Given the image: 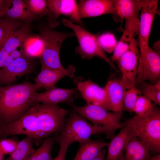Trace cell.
I'll return each mask as SVG.
<instances>
[{
	"instance_id": "15",
	"label": "cell",
	"mask_w": 160,
	"mask_h": 160,
	"mask_svg": "<svg viewBox=\"0 0 160 160\" xmlns=\"http://www.w3.org/2000/svg\"><path fill=\"white\" fill-rule=\"evenodd\" d=\"M77 91L76 88L64 89L55 86L42 92H36L33 96V102L49 105H57L60 103L70 105L73 103Z\"/></svg>"
},
{
	"instance_id": "29",
	"label": "cell",
	"mask_w": 160,
	"mask_h": 160,
	"mask_svg": "<svg viewBox=\"0 0 160 160\" xmlns=\"http://www.w3.org/2000/svg\"><path fill=\"white\" fill-rule=\"evenodd\" d=\"M141 92L136 87L125 89L123 97V109L130 113L134 112L137 101Z\"/></svg>"
},
{
	"instance_id": "39",
	"label": "cell",
	"mask_w": 160,
	"mask_h": 160,
	"mask_svg": "<svg viewBox=\"0 0 160 160\" xmlns=\"http://www.w3.org/2000/svg\"><path fill=\"white\" fill-rule=\"evenodd\" d=\"M14 60V59L9 54L4 62V68L9 65Z\"/></svg>"
},
{
	"instance_id": "1",
	"label": "cell",
	"mask_w": 160,
	"mask_h": 160,
	"mask_svg": "<svg viewBox=\"0 0 160 160\" xmlns=\"http://www.w3.org/2000/svg\"><path fill=\"white\" fill-rule=\"evenodd\" d=\"M68 113L67 110L57 105L34 103L17 120L0 127V137L24 135L38 144L51 135L61 131Z\"/></svg>"
},
{
	"instance_id": "42",
	"label": "cell",
	"mask_w": 160,
	"mask_h": 160,
	"mask_svg": "<svg viewBox=\"0 0 160 160\" xmlns=\"http://www.w3.org/2000/svg\"><path fill=\"white\" fill-rule=\"evenodd\" d=\"M3 15V12L1 10H0V19H1V18L2 17Z\"/></svg>"
},
{
	"instance_id": "33",
	"label": "cell",
	"mask_w": 160,
	"mask_h": 160,
	"mask_svg": "<svg viewBox=\"0 0 160 160\" xmlns=\"http://www.w3.org/2000/svg\"><path fill=\"white\" fill-rule=\"evenodd\" d=\"M18 141L12 139H0V151L5 154H10L16 149Z\"/></svg>"
},
{
	"instance_id": "30",
	"label": "cell",
	"mask_w": 160,
	"mask_h": 160,
	"mask_svg": "<svg viewBox=\"0 0 160 160\" xmlns=\"http://www.w3.org/2000/svg\"><path fill=\"white\" fill-rule=\"evenodd\" d=\"M98 41L102 49L109 53H113L118 42L114 35L109 32L99 35Z\"/></svg>"
},
{
	"instance_id": "25",
	"label": "cell",
	"mask_w": 160,
	"mask_h": 160,
	"mask_svg": "<svg viewBox=\"0 0 160 160\" xmlns=\"http://www.w3.org/2000/svg\"><path fill=\"white\" fill-rule=\"evenodd\" d=\"M34 143L33 139L26 136L18 141L16 149L6 160H26L34 150Z\"/></svg>"
},
{
	"instance_id": "20",
	"label": "cell",
	"mask_w": 160,
	"mask_h": 160,
	"mask_svg": "<svg viewBox=\"0 0 160 160\" xmlns=\"http://www.w3.org/2000/svg\"><path fill=\"white\" fill-rule=\"evenodd\" d=\"M3 17L22 21L27 24L33 20L35 15L24 1L12 0H6V6Z\"/></svg>"
},
{
	"instance_id": "27",
	"label": "cell",
	"mask_w": 160,
	"mask_h": 160,
	"mask_svg": "<svg viewBox=\"0 0 160 160\" xmlns=\"http://www.w3.org/2000/svg\"><path fill=\"white\" fill-rule=\"evenodd\" d=\"M21 25L18 20L7 18L0 19V48L10 34L21 27Z\"/></svg>"
},
{
	"instance_id": "7",
	"label": "cell",
	"mask_w": 160,
	"mask_h": 160,
	"mask_svg": "<svg viewBox=\"0 0 160 160\" xmlns=\"http://www.w3.org/2000/svg\"><path fill=\"white\" fill-rule=\"evenodd\" d=\"M70 105L74 111L94 126L104 127L115 131L123 127L120 123L123 111L111 112L100 106L92 104H87L82 106H77L73 103Z\"/></svg>"
},
{
	"instance_id": "16",
	"label": "cell",
	"mask_w": 160,
	"mask_h": 160,
	"mask_svg": "<svg viewBox=\"0 0 160 160\" xmlns=\"http://www.w3.org/2000/svg\"><path fill=\"white\" fill-rule=\"evenodd\" d=\"M33 70L30 58L23 55L14 59L4 68L0 77V83L10 84L23 76L32 73Z\"/></svg>"
},
{
	"instance_id": "21",
	"label": "cell",
	"mask_w": 160,
	"mask_h": 160,
	"mask_svg": "<svg viewBox=\"0 0 160 160\" xmlns=\"http://www.w3.org/2000/svg\"><path fill=\"white\" fill-rule=\"evenodd\" d=\"M79 143V149L73 160H92L108 144L101 140H93L90 138Z\"/></svg>"
},
{
	"instance_id": "26",
	"label": "cell",
	"mask_w": 160,
	"mask_h": 160,
	"mask_svg": "<svg viewBox=\"0 0 160 160\" xmlns=\"http://www.w3.org/2000/svg\"><path fill=\"white\" fill-rule=\"evenodd\" d=\"M55 140V137L46 138L26 160H53L51 151Z\"/></svg>"
},
{
	"instance_id": "4",
	"label": "cell",
	"mask_w": 160,
	"mask_h": 160,
	"mask_svg": "<svg viewBox=\"0 0 160 160\" xmlns=\"http://www.w3.org/2000/svg\"><path fill=\"white\" fill-rule=\"evenodd\" d=\"M121 123L123 127L128 124L134 126L139 134L137 137L150 151L160 153V109L156 104L153 103L147 113L137 115Z\"/></svg>"
},
{
	"instance_id": "43",
	"label": "cell",
	"mask_w": 160,
	"mask_h": 160,
	"mask_svg": "<svg viewBox=\"0 0 160 160\" xmlns=\"http://www.w3.org/2000/svg\"><path fill=\"white\" fill-rule=\"evenodd\" d=\"M1 124H0V127H1Z\"/></svg>"
},
{
	"instance_id": "32",
	"label": "cell",
	"mask_w": 160,
	"mask_h": 160,
	"mask_svg": "<svg viewBox=\"0 0 160 160\" xmlns=\"http://www.w3.org/2000/svg\"><path fill=\"white\" fill-rule=\"evenodd\" d=\"M31 12L35 15H41L46 11V0H28L24 1Z\"/></svg>"
},
{
	"instance_id": "17",
	"label": "cell",
	"mask_w": 160,
	"mask_h": 160,
	"mask_svg": "<svg viewBox=\"0 0 160 160\" xmlns=\"http://www.w3.org/2000/svg\"><path fill=\"white\" fill-rule=\"evenodd\" d=\"M76 71L75 67L71 65L63 71L41 66V71L34 79V84L37 90L43 88L46 90L55 86L56 84L65 76L73 78Z\"/></svg>"
},
{
	"instance_id": "12",
	"label": "cell",
	"mask_w": 160,
	"mask_h": 160,
	"mask_svg": "<svg viewBox=\"0 0 160 160\" xmlns=\"http://www.w3.org/2000/svg\"><path fill=\"white\" fill-rule=\"evenodd\" d=\"M79 19L95 17L107 14L118 17L116 11V0H79L77 5Z\"/></svg>"
},
{
	"instance_id": "36",
	"label": "cell",
	"mask_w": 160,
	"mask_h": 160,
	"mask_svg": "<svg viewBox=\"0 0 160 160\" xmlns=\"http://www.w3.org/2000/svg\"><path fill=\"white\" fill-rule=\"evenodd\" d=\"M9 55L14 59L18 58L23 55L21 50H19L17 49L11 52Z\"/></svg>"
},
{
	"instance_id": "3",
	"label": "cell",
	"mask_w": 160,
	"mask_h": 160,
	"mask_svg": "<svg viewBox=\"0 0 160 160\" xmlns=\"http://www.w3.org/2000/svg\"><path fill=\"white\" fill-rule=\"evenodd\" d=\"M114 132L110 129L91 124L73 111L66 119L63 128L55 137V141L59 144V150L67 152L72 143L86 140L92 135L104 134L107 138L111 139L114 136Z\"/></svg>"
},
{
	"instance_id": "13",
	"label": "cell",
	"mask_w": 160,
	"mask_h": 160,
	"mask_svg": "<svg viewBox=\"0 0 160 160\" xmlns=\"http://www.w3.org/2000/svg\"><path fill=\"white\" fill-rule=\"evenodd\" d=\"M139 135L138 132L132 124H128L122 127L119 133L108 143L105 160H124V153L129 140L132 137Z\"/></svg>"
},
{
	"instance_id": "31",
	"label": "cell",
	"mask_w": 160,
	"mask_h": 160,
	"mask_svg": "<svg viewBox=\"0 0 160 160\" xmlns=\"http://www.w3.org/2000/svg\"><path fill=\"white\" fill-rule=\"evenodd\" d=\"M153 105L149 99L144 95H141L137 101L133 112L137 115L145 114L151 110Z\"/></svg>"
},
{
	"instance_id": "40",
	"label": "cell",
	"mask_w": 160,
	"mask_h": 160,
	"mask_svg": "<svg viewBox=\"0 0 160 160\" xmlns=\"http://www.w3.org/2000/svg\"><path fill=\"white\" fill-rule=\"evenodd\" d=\"M148 160H160V154L159 153L151 157Z\"/></svg>"
},
{
	"instance_id": "23",
	"label": "cell",
	"mask_w": 160,
	"mask_h": 160,
	"mask_svg": "<svg viewBox=\"0 0 160 160\" xmlns=\"http://www.w3.org/2000/svg\"><path fill=\"white\" fill-rule=\"evenodd\" d=\"M30 28L27 24L11 33L0 47L9 54L21 47L25 40L29 35Z\"/></svg>"
},
{
	"instance_id": "5",
	"label": "cell",
	"mask_w": 160,
	"mask_h": 160,
	"mask_svg": "<svg viewBox=\"0 0 160 160\" xmlns=\"http://www.w3.org/2000/svg\"><path fill=\"white\" fill-rule=\"evenodd\" d=\"M62 21L64 25L73 30L77 38L79 45L76 48V53L83 59L90 60L95 56L98 57L107 63L113 69L117 71L115 65L100 47L98 41V35L87 31L66 19L63 18Z\"/></svg>"
},
{
	"instance_id": "10",
	"label": "cell",
	"mask_w": 160,
	"mask_h": 160,
	"mask_svg": "<svg viewBox=\"0 0 160 160\" xmlns=\"http://www.w3.org/2000/svg\"><path fill=\"white\" fill-rule=\"evenodd\" d=\"M140 63L135 82L139 87L146 81L154 84L160 80V53L149 46L140 50Z\"/></svg>"
},
{
	"instance_id": "28",
	"label": "cell",
	"mask_w": 160,
	"mask_h": 160,
	"mask_svg": "<svg viewBox=\"0 0 160 160\" xmlns=\"http://www.w3.org/2000/svg\"><path fill=\"white\" fill-rule=\"evenodd\" d=\"M139 89L143 94L154 103L160 105V80L154 84L145 82L139 87Z\"/></svg>"
},
{
	"instance_id": "22",
	"label": "cell",
	"mask_w": 160,
	"mask_h": 160,
	"mask_svg": "<svg viewBox=\"0 0 160 160\" xmlns=\"http://www.w3.org/2000/svg\"><path fill=\"white\" fill-rule=\"evenodd\" d=\"M150 151L147 146L137 137L129 140L124 153V160H148Z\"/></svg>"
},
{
	"instance_id": "19",
	"label": "cell",
	"mask_w": 160,
	"mask_h": 160,
	"mask_svg": "<svg viewBox=\"0 0 160 160\" xmlns=\"http://www.w3.org/2000/svg\"><path fill=\"white\" fill-rule=\"evenodd\" d=\"M47 8L54 17L61 15L69 17L73 20L81 23L77 14V5L75 0H46Z\"/></svg>"
},
{
	"instance_id": "14",
	"label": "cell",
	"mask_w": 160,
	"mask_h": 160,
	"mask_svg": "<svg viewBox=\"0 0 160 160\" xmlns=\"http://www.w3.org/2000/svg\"><path fill=\"white\" fill-rule=\"evenodd\" d=\"M74 82L78 91L87 104L99 106L106 110V96L104 89L90 79L84 81L81 78H75Z\"/></svg>"
},
{
	"instance_id": "11",
	"label": "cell",
	"mask_w": 160,
	"mask_h": 160,
	"mask_svg": "<svg viewBox=\"0 0 160 160\" xmlns=\"http://www.w3.org/2000/svg\"><path fill=\"white\" fill-rule=\"evenodd\" d=\"M158 0H140L139 40L140 50L148 47L150 35L155 16L157 11Z\"/></svg>"
},
{
	"instance_id": "2",
	"label": "cell",
	"mask_w": 160,
	"mask_h": 160,
	"mask_svg": "<svg viewBox=\"0 0 160 160\" xmlns=\"http://www.w3.org/2000/svg\"><path fill=\"white\" fill-rule=\"evenodd\" d=\"M37 90L34 84L28 81L0 87L1 127L16 121L26 112Z\"/></svg>"
},
{
	"instance_id": "37",
	"label": "cell",
	"mask_w": 160,
	"mask_h": 160,
	"mask_svg": "<svg viewBox=\"0 0 160 160\" xmlns=\"http://www.w3.org/2000/svg\"><path fill=\"white\" fill-rule=\"evenodd\" d=\"M106 153V150L103 149L98 155L92 160H105V155Z\"/></svg>"
},
{
	"instance_id": "34",
	"label": "cell",
	"mask_w": 160,
	"mask_h": 160,
	"mask_svg": "<svg viewBox=\"0 0 160 160\" xmlns=\"http://www.w3.org/2000/svg\"><path fill=\"white\" fill-rule=\"evenodd\" d=\"M130 42L120 39L118 42L113 55L110 59L112 62L113 63V62H116L121 56L127 50L129 47Z\"/></svg>"
},
{
	"instance_id": "24",
	"label": "cell",
	"mask_w": 160,
	"mask_h": 160,
	"mask_svg": "<svg viewBox=\"0 0 160 160\" xmlns=\"http://www.w3.org/2000/svg\"><path fill=\"white\" fill-rule=\"evenodd\" d=\"M44 48V42L40 36L29 35L21 47V50L23 55L28 58H39Z\"/></svg>"
},
{
	"instance_id": "35",
	"label": "cell",
	"mask_w": 160,
	"mask_h": 160,
	"mask_svg": "<svg viewBox=\"0 0 160 160\" xmlns=\"http://www.w3.org/2000/svg\"><path fill=\"white\" fill-rule=\"evenodd\" d=\"M9 54L1 47L0 48V77L4 68V63Z\"/></svg>"
},
{
	"instance_id": "6",
	"label": "cell",
	"mask_w": 160,
	"mask_h": 160,
	"mask_svg": "<svg viewBox=\"0 0 160 160\" xmlns=\"http://www.w3.org/2000/svg\"><path fill=\"white\" fill-rule=\"evenodd\" d=\"M74 36V33L59 32L49 28L43 29L40 36L44 45L39 57L41 66L53 69L64 70L65 68L63 67L60 59V49L66 39Z\"/></svg>"
},
{
	"instance_id": "41",
	"label": "cell",
	"mask_w": 160,
	"mask_h": 160,
	"mask_svg": "<svg viewBox=\"0 0 160 160\" xmlns=\"http://www.w3.org/2000/svg\"><path fill=\"white\" fill-rule=\"evenodd\" d=\"M4 154L0 151V160H4Z\"/></svg>"
},
{
	"instance_id": "8",
	"label": "cell",
	"mask_w": 160,
	"mask_h": 160,
	"mask_svg": "<svg viewBox=\"0 0 160 160\" xmlns=\"http://www.w3.org/2000/svg\"><path fill=\"white\" fill-rule=\"evenodd\" d=\"M140 0H116V11L121 20L125 24L120 39L129 43L138 34L139 29Z\"/></svg>"
},
{
	"instance_id": "38",
	"label": "cell",
	"mask_w": 160,
	"mask_h": 160,
	"mask_svg": "<svg viewBox=\"0 0 160 160\" xmlns=\"http://www.w3.org/2000/svg\"><path fill=\"white\" fill-rule=\"evenodd\" d=\"M66 155V153L58 152L57 156L53 160H65Z\"/></svg>"
},
{
	"instance_id": "18",
	"label": "cell",
	"mask_w": 160,
	"mask_h": 160,
	"mask_svg": "<svg viewBox=\"0 0 160 160\" xmlns=\"http://www.w3.org/2000/svg\"><path fill=\"white\" fill-rule=\"evenodd\" d=\"M104 89L106 96V110L114 112L123 111L125 89L121 79H111Z\"/></svg>"
},
{
	"instance_id": "9",
	"label": "cell",
	"mask_w": 160,
	"mask_h": 160,
	"mask_svg": "<svg viewBox=\"0 0 160 160\" xmlns=\"http://www.w3.org/2000/svg\"><path fill=\"white\" fill-rule=\"evenodd\" d=\"M116 62L121 73L120 79L125 89L135 87L140 63V52L135 38L131 40L128 49Z\"/></svg>"
}]
</instances>
